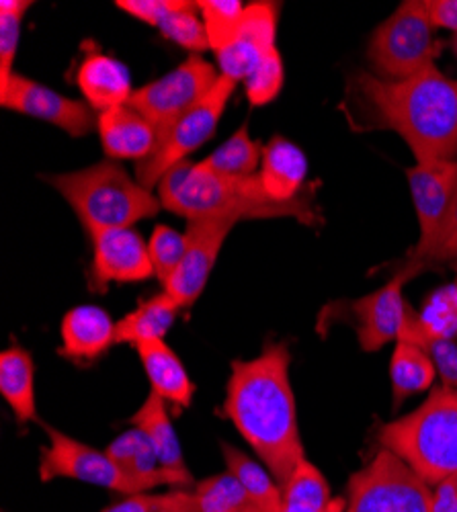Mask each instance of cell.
Instances as JSON below:
<instances>
[{
	"instance_id": "1",
	"label": "cell",
	"mask_w": 457,
	"mask_h": 512,
	"mask_svg": "<svg viewBox=\"0 0 457 512\" xmlns=\"http://www.w3.org/2000/svg\"><path fill=\"white\" fill-rule=\"evenodd\" d=\"M355 130H390L412 150L417 162L455 160L457 80L437 64L406 80H382L357 72L349 84Z\"/></svg>"
},
{
	"instance_id": "2",
	"label": "cell",
	"mask_w": 457,
	"mask_h": 512,
	"mask_svg": "<svg viewBox=\"0 0 457 512\" xmlns=\"http://www.w3.org/2000/svg\"><path fill=\"white\" fill-rule=\"evenodd\" d=\"M289 365L292 355L285 343L267 345L251 361H234L224 400L226 418L281 488L306 459Z\"/></svg>"
},
{
	"instance_id": "3",
	"label": "cell",
	"mask_w": 457,
	"mask_h": 512,
	"mask_svg": "<svg viewBox=\"0 0 457 512\" xmlns=\"http://www.w3.org/2000/svg\"><path fill=\"white\" fill-rule=\"evenodd\" d=\"M162 209L185 220L232 218V220H275L296 218L304 226L322 224L312 191L304 197L281 203L267 195L259 173L253 177H224L212 173L201 162L183 160L158 183Z\"/></svg>"
},
{
	"instance_id": "4",
	"label": "cell",
	"mask_w": 457,
	"mask_h": 512,
	"mask_svg": "<svg viewBox=\"0 0 457 512\" xmlns=\"http://www.w3.org/2000/svg\"><path fill=\"white\" fill-rule=\"evenodd\" d=\"M41 179L68 201L91 236L101 230L132 228L162 209L160 199L113 160Z\"/></svg>"
},
{
	"instance_id": "5",
	"label": "cell",
	"mask_w": 457,
	"mask_h": 512,
	"mask_svg": "<svg viewBox=\"0 0 457 512\" xmlns=\"http://www.w3.org/2000/svg\"><path fill=\"white\" fill-rule=\"evenodd\" d=\"M378 441L425 484L437 486L457 472V390L433 388L417 410L382 424Z\"/></svg>"
},
{
	"instance_id": "6",
	"label": "cell",
	"mask_w": 457,
	"mask_h": 512,
	"mask_svg": "<svg viewBox=\"0 0 457 512\" xmlns=\"http://www.w3.org/2000/svg\"><path fill=\"white\" fill-rule=\"evenodd\" d=\"M425 0H406L376 31L367 48L373 76L406 80L435 64L443 44L433 37Z\"/></svg>"
},
{
	"instance_id": "7",
	"label": "cell",
	"mask_w": 457,
	"mask_h": 512,
	"mask_svg": "<svg viewBox=\"0 0 457 512\" xmlns=\"http://www.w3.org/2000/svg\"><path fill=\"white\" fill-rule=\"evenodd\" d=\"M347 512H433V490L392 451L380 449L349 478Z\"/></svg>"
},
{
	"instance_id": "8",
	"label": "cell",
	"mask_w": 457,
	"mask_h": 512,
	"mask_svg": "<svg viewBox=\"0 0 457 512\" xmlns=\"http://www.w3.org/2000/svg\"><path fill=\"white\" fill-rule=\"evenodd\" d=\"M220 76L222 74L214 64L199 54H191L169 74L134 91L128 105L140 111L154 125L160 142L181 117L214 91Z\"/></svg>"
},
{
	"instance_id": "9",
	"label": "cell",
	"mask_w": 457,
	"mask_h": 512,
	"mask_svg": "<svg viewBox=\"0 0 457 512\" xmlns=\"http://www.w3.org/2000/svg\"><path fill=\"white\" fill-rule=\"evenodd\" d=\"M236 84V80L220 76L214 91L171 127V132L158 142L156 150L146 160L136 164V179L142 187L148 191L158 187L173 166L189 160V154L199 150L216 134Z\"/></svg>"
},
{
	"instance_id": "10",
	"label": "cell",
	"mask_w": 457,
	"mask_h": 512,
	"mask_svg": "<svg viewBox=\"0 0 457 512\" xmlns=\"http://www.w3.org/2000/svg\"><path fill=\"white\" fill-rule=\"evenodd\" d=\"M48 433V447H41L39 455V478L41 482H52L56 478L78 480L85 484L101 486L111 492L126 496L144 494L134 480H130L121 469L109 459L105 451L80 443L66 433L44 424Z\"/></svg>"
},
{
	"instance_id": "11",
	"label": "cell",
	"mask_w": 457,
	"mask_h": 512,
	"mask_svg": "<svg viewBox=\"0 0 457 512\" xmlns=\"http://www.w3.org/2000/svg\"><path fill=\"white\" fill-rule=\"evenodd\" d=\"M406 179L421 230L419 242L410 252V263L423 265L457 197V160L417 162L406 168Z\"/></svg>"
},
{
	"instance_id": "12",
	"label": "cell",
	"mask_w": 457,
	"mask_h": 512,
	"mask_svg": "<svg viewBox=\"0 0 457 512\" xmlns=\"http://www.w3.org/2000/svg\"><path fill=\"white\" fill-rule=\"evenodd\" d=\"M0 105L56 125L70 138L89 136L99 121V113L85 101L64 97L46 84H39L17 72L7 82H0Z\"/></svg>"
},
{
	"instance_id": "13",
	"label": "cell",
	"mask_w": 457,
	"mask_h": 512,
	"mask_svg": "<svg viewBox=\"0 0 457 512\" xmlns=\"http://www.w3.org/2000/svg\"><path fill=\"white\" fill-rule=\"evenodd\" d=\"M238 220L232 218H201L187 224L185 234V254L173 273L164 283V291L169 293L181 310L191 308L203 293L207 279H210L220 250Z\"/></svg>"
},
{
	"instance_id": "14",
	"label": "cell",
	"mask_w": 457,
	"mask_h": 512,
	"mask_svg": "<svg viewBox=\"0 0 457 512\" xmlns=\"http://www.w3.org/2000/svg\"><path fill=\"white\" fill-rule=\"evenodd\" d=\"M423 269L425 265L421 263H408L382 289L351 302L357 318V340L365 353H376L400 338L408 308L402 287Z\"/></svg>"
},
{
	"instance_id": "15",
	"label": "cell",
	"mask_w": 457,
	"mask_h": 512,
	"mask_svg": "<svg viewBox=\"0 0 457 512\" xmlns=\"http://www.w3.org/2000/svg\"><path fill=\"white\" fill-rule=\"evenodd\" d=\"M154 275L148 244L132 228L93 234V265L89 289L103 293L111 283H140Z\"/></svg>"
},
{
	"instance_id": "16",
	"label": "cell",
	"mask_w": 457,
	"mask_h": 512,
	"mask_svg": "<svg viewBox=\"0 0 457 512\" xmlns=\"http://www.w3.org/2000/svg\"><path fill=\"white\" fill-rule=\"evenodd\" d=\"M277 7L273 3H253L244 9L240 29L216 58L220 74L244 82L261 60L277 48Z\"/></svg>"
},
{
	"instance_id": "17",
	"label": "cell",
	"mask_w": 457,
	"mask_h": 512,
	"mask_svg": "<svg viewBox=\"0 0 457 512\" xmlns=\"http://www.w3.org/2000/svg\"><path fill=\"white\" fill-rule=\"evenodd\" d=\"M60 355L76 365H91L117 345V322L99 306L72 308L60 324Z\"/></svg>"
},
{
	"instance_id": "18",
	"label": "cell",
	"mask_w": 457,
	"mask_h": 512,
	"mask_svg": "<svg viewBox=\"0 0 457 512\" xmlns=\"http://www.w3.org/2000/svg\"><path fill=\"white\" fill-rule=\"evenodd\" d=\"M97 132L109 160H146L158 146L154 125L132 105L99 113Z\"/></svg>"
},
{
	"instance_id": "19",
	"label": "cell",
	"mask_w": 457,
	"mask_h": 512,
	"mask_svg": "<svg viewBox=\"0 0 457 512\" xmlns=\"http://www.w3.org/2000/svg\"><path fill=\"white\" fill-rule=\"evenodd\" d=\"M259 179L269 197L281 203H292L308 191L306 154L289 140L275 136L263 150Z\"/></svg>"
},
{
	"instance_id": "20",
	"label": "cell",
	"mask_w": 457,
	"mask_h": 512,
	"mask_svg": "<svg viewBox=\"0 0 457 512\" xmlns=\"http://www.w3.org/2000/svg\"><path fill=\"white\" fill-rule=\"evenodd\" d=\"M76 82L85 103L97 113L128 105L134 95L128 68L105 54H91L82 60Z\"/></svg>"
},
{
	"instance_id": "21",
	"label": "cell",
	"mask_w": 457,
	"mask_h": 512,
	"mask_svg": "<svg viewBox=\"0 0 457 512\" xmlns=\"http://www.w3.org/2000/svg\"><path fill=\"white\" fill-rule=\"evenodd\" d=\"M136 351L150 379V390L175 408H187L195 386L177 353L164 340H146L136 345Z\"/></svg>"
},
{
	"instance_id": "22",
	"label": "cell",
	"mask_w": 457,
	"mask_h": 512,
	"mask_svg": "<svg viewBox=\"0 0 457 512\" xmlns=\"http://www.w3.org/2000/svg\"><path fill=\"white\" fill-rule=\"evenodd\" d=\"M0 394L7 400L17 422L27 424L37 420L35 365L27 351L13 347L0 353Z\"/></svg>"
},
{
	"instance_id": "23",
	"label": "cell",
	"mask_w": 457,
	"mask_h": 512,
	"mask_svg": "<svg viewBox=\"0 0 457 512\" xmlns=\"http://www.w3.org/2000/svg\"><path fill=\"white\" fill-rule=\"evenodd\" d=\"M179 312L181 308L166 291L152 295L117 322V345L130 343L136 347L146 340H164L166 332L177 322Z\"/></svg>"
},
{
	"instance_id": "24",
	"label": "cell",
	"mask_w": 457,
	"mask_h": 512,
	"mask_svg": "<svg viewBox=\"0 0 457 512\" xmlns=\"http://www.w3.org/2000/svg\"><path fill=\"white\" fill-rule=\"evenodd\" d=\"M130 424L134 429H140L154 445L162 467L175 469V472H189L175 426L169 418V412H166V402L158 394L150 390L144 404L130 418Z\"/></svg>"
},
{
	"instance_id": "25",
	"label": "cell",
	"mask_w": 457,
	"mask_h": 512,
	"mask_svg": "<svg viewBox=\"0 0 457 512\" xmlns=\"http://www.w3.org/2000/svg\"><path fill=\"white\" fill-rule=\"evenodd\" d=\"M281 512H347V498L332 496L320 469L304 459L285 482Z\"/></svg>"
},
{
	"instance_id": "26",
	"label": "cell",
	"mask_w": 457,
	"mask_h": 512,
	"mask_svg": "<svg viewBox=\"0 0 457 512\" xmlns=\"http://www.w3.org/2000/svg\"><path fill=\"white\" fill-rule=\"evenodd\" d=\"M435 373L437 369L431 357L421 347L398 338L390 361L394 410H398L406 398L429 390Z\"/></svg>"
},
{
	"instance_id": "27",
	"label": "cell",
	"mask_w": 457,
	"mask_h": 512,
	"mask_svg": "<svg viewBox=\"0 0 457 512\" xmlns=\"http://www.w3.org/2000/svg\"><path fill=\"white\" fill-rule=\"evenodd\" d=\"M222 455L226 461V472L240 482L253 506L263 512H281L283 490L271 472L232 445H222Z\"/></svg>"
},
{
	"instance_id": "28",
	"label": "cell",
	"mask_w": 457,
	"mask_h": 512,
	"mask_svg": "<svg viewBox=\"0 0 457 512\" xmlns=\"http://www.w3.org/2000/svg\"><path fill=\"white\" fill-rule=\"evenodd\" d=\"M400 338L421 347L431 357L437 373L443 379V386L457 390V345L449 336L431 328L408 306Z\"/></svg>"
},
{
	"instance_id": "29",
	"label": "cell",
	"mask_w": 457,
	"mask_h": 512,
	"mask_svg": "<svg viewBox=\"0 0 457 512\" xmlns=\"http://www.w3.org/2000/svg\"><path fill=\"white\" fill-rule=\"evenodd\" d=\"M263 150L265 146L251 138L248 125L244 123L218 150L199 162L207 170L224 177H253L263 160Z\"/></svg>"
},
{
	"instance_id": "30",
	"label": "cell",
	"mask_w": 457,
	"mask_h": 512,
	"mask_svg": "<svg viewBox=\"0 0 457 512\" xmlns=\"http://www.w3.org/2000/svg\"><path fill=\"white\" fill-rule=\"evenodd\" d=\"M195 512H240L253 506L240 482L230 474H218L201 480L195 490Z\"/></svg>"
},
{
	"instance_id": "31",
	"label": "cell",
	"mask_w": 457,
	"mask_h": 512,
	"mask_svg": "<svg viewBox=\"0 0 457 512\" xmlns=\"http://www.w3.org/2000/svg\"><path fill=\"white\" fill-rule=\"evenodd\" d=\"M197 7L207 33V41H210V50L218 54L238 33L246 7L240 0H199Z\"/></svg>"
},
{
	"instance_id": "32",
	"label": "cell",
	"mask_w": 457,
	"mask_h": 512,
	"mask_svg": "<svg viewBox=\"0 0 457 512\" xmlns=\"http://www.w3.org/2000/svg\"><path fill=\"white\" fill-rule=\"evenodd\" d=\"M197 3H185L173 11L171 15H166L160 23H158V31L173 41V44L189 50L191 54H201L205 50H210V41H207V33L203 27L201 17H197Z\"/></svg>"
},
{
	"instance_id": "33",
	"label": "cell",
	"mask_w": 457,
	"mask_h": 512,
	"mask_svg": "<svg viewBox=\"0 0 457 512\" xmlns=\"http://www.w3.org/2000/svg\"><path fill=\"white\" fill-rule=\"evenodd\" d=\"M33 7L31 0H3L0 3V82H7L15 70V56L21 37V23Z\"/></svg>"
},
{
	"instance_id": "34",
	"label": "cell",
	"mask_w": 457,
	"mask_h": 512,
	"mask_svg": "<svg viewBox=\"0 0 457 512\" xmlns=\"http://www.w3.org/2000/svg\"><path fill=\"white\" fill-rule=\"evenodd\" d=\"M148 252L152 259L154 275L164 285L177 271L183 254H185V234L173 230L171 226H156L150 240H148Z\"/></svg>"
},
{
	"instance_id": "35",
	"label": "cell",
	"mask_w": 457,
	"mask_h": 512,
	"mask_svg": "<svg viewBox=\"0 0 457 512\" xmlns=\"http://www.w3.org/2000/svg\"><path fill=\"white\" fill-rule=\"evenodd\" d=\"M283 62L281 54L277 48H273L261 64L253 70V74L244 80V89H246V99L251 101L255 107L269 105L275 101L283 89Z\"/></svg>"
},
{
	"instance_id": "36",
	"label": "cell",
	"mask_w": 457,
	"mask_h": 512,
	"mask_svg": "<svg viewBox=\"0 0 457 512\" xmlns=\"http://www.w3.org/2000/svg\"><path fill=\"white\" fill-rule=\"evenodd\" d=\"M103 512H195L193 492L175 490L166 494H134L123 498Z\"/></svg>"
},
{
	"instance_id": "37",
	"label": "cell",
	"mask_w": 457,
	"mask_h": 512,
	"mask_svg": "<svg viewBox=\"0 0 457 512\" xmlns=\"http://www.w3.org/2000/svg\"><path fill=\"white\" fill-rule=\"evenodd\" d=\"M183 3L185 0H117L115 7L126 11L128 15H132L134 19H138L142 23L158 27V23L166 15L177 11Z\"/></svg>"
},
{
	"instance_id": "38",
	"label": "cell",
	"mask_w": 457,
	"mask_h": 512,
	"mask_svg": "<svg viewBox=\"0 0 457 512\" xmlns=\"http://www.w3.org/2000/svg\"><path fill=\"white\" fill-rule=\"evenodd\" d=\"M457 256V197L455 203L449 211V216L439 232V236L435 238L431 250L427 252L423 265L427 267L429 263H437V261H449Z\"/></svg>"
},
{
	"instance_id": "39",
	"label": "cell",
	"mask_w": 457,
	"mask_h": 512,
	"mask_svg": "<svg viewBox=\"0 0 457 512\" xmlns=\"http://www.w3.org/2000/svg\"><path fill=\"white\" fill-rule=\"evenodd\" d=\"M425 9L433 27L457 33V0H425Z\"/></svg>"
},
{
	"instance_id": "40",
	"label": "cell",
	"mask_w": 457,
	"mask_h": 512,
	"mask_svg": "<svg viewBox=\"0 0 457 512\" xmlns=\"http://www.w3.org/2000/svg\"><path fill=\"white\" fill-rule=\"evenodd\" d=\"M433 512H457V472L435 486Z\"/></svg>"
},
{
	"instance_id": "41",
	"label": "cell",
	"mask_w": 457,
	"mask_h": 512,
	"mask_svg": "<svg viewBox=\"0 0 457 512\" xmlns=\"http://www.w3.org/2000/svg\"><path fill=\"white\" fill-rule=\"evenodd\" d=\"M449 46H451V50L455 52V56H457V33L451 37V41H449Z\"/></svg>"
},
{
	"instance_id": "42",
	"label": "cell",
	"mask_w": 457,
	"mask_h": 512,
	"mask_svg": "<svg viewBox=\"0 0 457 512\" xmlns=\"http://www.w3.org/2000/svg\"><path fill=\"white\" fill-rule=\"evenodd\" d=\"M240 512H263V510H259L257 506H248V508H244V510H240Z\"/></svg>"
},
{
	"instance_id": "43",
	"label": "cell",
	"mask_w": 457,
	"mask_h": 512,
	"mask_svg": "<svg viewBox=\"0 0 457 512\" xmlns=\"http://www.w3.org/2000/svg\"><path fill=\"white\" fill-rule=\"evenodd\" d=\"M455 269H457V263H455Z\"/></svg>"
}]
</instances>
